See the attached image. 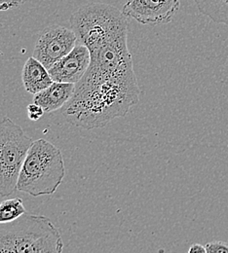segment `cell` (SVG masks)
Listing matches in <instances>:
<instances>
[{
    "label": "cell",
    "instance_id": "1",
    "mask_svg": "<svg viewBox=\"0 0 228 253\" xmlns=\"http://www.w3.org/2000/svg\"><path fill=\"white\" fill-rule=\"evenodd\" d=\"M140 90L135 79H111L84 74L75 84L73 95L65 104L68 123L86 129L106 126L124 117L138 102Z\"/></svg>",
    "mask_w": 228,
    "mask_h": 253
},
{
    "label": "cell",
    "instance_id": "2",
    "mask_svg": "<svg viewBox=\"0 0 228 253\" xmlns=\"http://www.w3.org/2000/svg\"><path fill=\"white\" fill-rule=\"evenodd\" d=\"M64 243L59 229L42 215L24 213L0 223V253H61Z\"/></svg>",
    "mask_w": 228,
    "mask_h": 253
},
{
    "label": "cell",
    "instance_id": "3",
    "mask_svg": "<svg viewBox=\"0 0 228 253\" xmlns=\"http://www.w3.org/2000/svg\"><path fill=\"white\" fill-rule=\"evenodd\" d=\"M65 175L62 151L46 139L33 141L23 164L17 190L33 197L53 195Z\"/></svg>",
    "mask_w": 228,
    "mask_h": 253
},
{
    "label": "cell",
    "instance_id": "4",
    "mask_svg": "<svg viewBox=\"0 0 228 253\" xmlns=\"http://www.w3.org/2000/svg\"><path fill=\"white\" fill-rule=\"evenodd\" d=\"M69 23L78 40L89 51L121 35L128 34V21L125 14L104 3H93L80 7L71 15Z\"/></svg>",
    "mask_w": 228,
    "mask_h": 253
},
{
    "label": "cell",
    "instance_id": "5",
    "mask_svg": "<svg viewBox=\"0 0 228 253\" xmlns=\"http://www.w3.org/2000/svg\"><path fill=\"white\" fill-rule=\"evenodd\" d=\"M33 142L10 118L0 120V197H8L17 190L20 171Z\"/></svg>",
    "mask_w": 228,
    "mask_h": 253
},
{
    "label": "cell",
    "instance_id": "6",
    "mask_svg": "<svg viewBox=\"0 0 228 253\" xmlns=\"http://www.w3.org/2000/svg\"><path fill=\"white\" fill-rule=\"evenodd\" d=\"M78 37L72 29L52 25L40 32L33 51L37 61L49 69L67 55L75 46Z\"/></svg>",
    "mask_w": 228,
    "mask_h": 253
},
{
    "label": "cell",
    "instance_id": "7",
    "mask_svg": "<svg viewBox=\"0 0 228 253\" xmlns=\"http://www.w3.org/2000/svg\"><path fill=\"white\" fill-rule=\"evenodd\" d=\"M182 0H126L122 12L142 25H160L172 21Z\"/></svg>",
    "mask_w": 228,
    "mask_h": 253
},
{
    "label": "cell",
    "instance_id": "8",
    "mask_svg": "<svg viewBox=\"0 0 228 253\" xmlns=\"http://www.w3.org/2000/svg\"><path fill=\"white\" fill-rule=\"evenodd\" d=\"M90 62L89 49L83 44H78L48 70L53 81L76 84L86 73Z\"/></svg>",
    "mask_w": 228,
    "mask_h": 253
},
{
    "label": "cell",
    "instance_id": "9",
    "mask_svg": "<svg viewBox=\"0 0 228 253\" xmlns=\"http://www.w3.org/2000/svg\"><path fill=\"white\" fill-rule=\"evenodd\" d=\"M75 84L54 81L48 88L34 95L33 102L40 105L45 113L63 108L73 95Z\"/></svg>",
    "mask_w": 228,
    "mask_h": 253
},
{
    "label": "cell",
    "instance_id": "10",
    "mask_svg": "<svg viewBox=\"0 0 228 253\" xmlns=\"http://www.w3.org/2000/svg\"><path fill=\"white\" fill-rule=\"evenodd\" d=\"M22 80L27 92L33 95L42 92L54 82L49 70L34 57L28 59L25 63Z\"/></svg>",
    "mask_w": 228,
    "mask_h": 253
},
{
    "label": "cell",
    "instance_id": "11",
    "mask_svg": "<svg viewBox=\"0 0 228 253\" xmlns=\"http://www.w3.org/2000/svg\"><path fill=\"white\" fill-rule=\"evenodd\" d=\"M201 14L214 23L228 26V0H192Z\"/></svg>",
    "mask_w": 228,
    "mask_h": 253
},
{
    "label": "cell",
    "instance_id": "12",
    "mask_svg": "<svg viewBox=\"0 0 228 253\" xmlns=\"http://www.w3.org/2000/svg\"><path fill=\"white\" fill-rule=\"evenodd\" d=\"M26 212L27 211L21 198L5 200L0 204V223L13 221Z\"/></svg>",
    "mask_w": 228,
    "mask_h": 253
},
{
    "label": "cell",
    "instance_id": "13",
    "mask_svg": "<svg viewBox=\"0 0 228 253\" xmlns=\"http://www.w3.org/2000/svg\"><path fill=\"white\" fill-rule=\"evenodd\" d=\"M207 253H228V244L221 241L208 243L206 246Z\"/></svg>",
    "mask_w": 228,
    "mask_h": 253
},
{
    "label": "cell",
    "instance_id": "14",
    "mask_svg": "<svg viewBox=\"0 0 228 253\" xmlns=\"http://www.w3.org/2000/svg\"><path fill=\"white\" fill-rule=\"evenodd\" d=\"M27 109H28V117L32 121H38L45 113L44 109L40 105L34 102L32 104H29Z\"/></svg>",
    "mask_w": 228,
    "mask_h": 253
},
{
    "label": "cell",
    "instance_id": "15",
    "mask_svg": "<svg viewBox=\"0 0 228 253\" xmlns=\"http://www.w3.org/2000/svg\"><path fill=\"white\" fill-rule=\"evenodd\" d=\"M27 0H0V11L17 8L26 3Z\"/></svg>",
    "mask_w": 228,
    "mask_h": 253
},
{
    "label": "cell",
    "instance_id": "16",
    "mask_svg": "<svg viewBox=\"0 0 228 253\" xmlns=\"http://www.w3.org/2000/svg\"><path fill=\"white\" fill-rule=\"evenodd\" d=\"M189 253H207L206 251V247L200 245V244H194L192 245L189 250H188Z\"/></svg>",
    "mask_w": 228,
    "mask_h": 253
}]
</instances>
